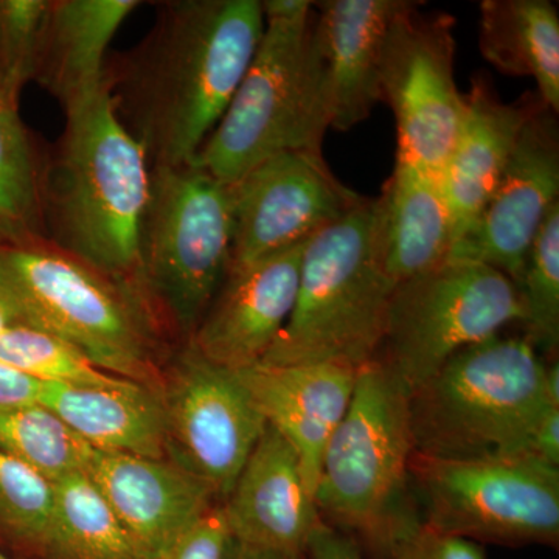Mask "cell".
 Segmentation results:
<instances>
[{"label": "cell", "instance_id": "1", "mask_svg": "<svg viewBox=\"0 0 559 559\" xmlns=\"http://www.w3.org/2000/svg\"><path fill=\"white\" fill-rule=\"evenodd\" d=\"M259 0H170L138 46L106 61L121 123L150 167L191 164L263 36Z\"/></svg>", "mask_w": 559, "mask_h": 559}, {"label": "cell", "instance_id": "2", "mask_svg": "<svg viewBox=\"0 0 559 559\" xmlns=\"http://www.w3.org/2000/svg\"><path fill=\"white\" fill-rule=\"evenodd\" d=\"M64 114L44 165V237L151 307L140 257L151 178L145 150L121 123L108 81Z\"/></svg>", "mask_w": 559, "mask_h": 559}, {"label": "cell", "instance_id": "3", "mask_svg": "<svg viewBox=\"0 0 559 559\" xmlns=\"http://www.w3.org/2000/svg\"><path fill=\"white\" fill-rule=\"evenodd\" d=\"M546 367L524 336L496 334L462 349L411 392L415 452L437 459L525 455L540 414L554 406Z\"/></svg>", "mask_w": 559, "mask_h": 559}, {"label": "cell", "instance_id": "4", "mask_svg": "<svg viewBox=\"0 0 559 559\" xmlns=\"http://www.w3.org/2000/svg\"><path fill=\"white\" fill-rule=\"evenodd\" d=\"M0 297L16 325L58 337L98 369L143 384L153 374V308L49 241L0 245Z\"/></svg>", "mask_w": 559, "mask_h": 559}, {"label": "cell", "instance_id": "5", "mask_svg": "<svg viewBox=\"0 0 559 559\" xmlns=\"http://www.w3.org/2000/svg\"><path fill=\"white\" fill-rule=\"evenodd\" d=\"M393 288L378 248L374 198H364L305 245L293 312L260 364L358 369L377 358Z\"/></svg>", "mask_w": 559, "mask_h": 559}, {"label": "cell", "instance_id": "6", "mask_svg": "<svg viewBox=\"0 0 559 559\" xmlns=\"http://www.w3.org/2000/svg\"><path fill=\"white\" fill-rule=\"evenodd\" d=\"M409 390L382 360L356 371L344 418L323 452L316 507L331 527L373 546L415 509Z\"/></svg>", "mask_w": 559, "mask_h": 559}, {"label": "cell", "instance_id": "7", "mask_svg": "<svg viewBox=\"0 0 559 559\" xmlns=\"http://www.w3.org/2000/svg\"><path fill=\"white\" fill-rule=\"evenodd\" d=\"M314 2H261L264 31L241 83L191 164L224 183L283 151H322L329 131L308 62Z\"/></svg>", "mask_w": 559, "mask_h": 559}, {"label": "cell", "instance_id": "8", "mask_svg": "<svg viewBox=\"0 0 559 559\" xmlns=\"http://www.w3.org/2000/svg\"><path fill=\"white\" fill-rule=\"evenodd\" d=\"M231 245L229 183L194 164L151 168L140 235L143 280L154 312L189 340L229 274Z\"/></svg>", "mask_w": 559, "mask_h": 559}, {"label": "cell", "instance_id": "9", "mask_svg": "<svg viewBox=\"0 0 559 559\" xmlns=\"http://www.w3.org/2000/svg\"><path fill=\"white\" fill-rule=\"evenodd\" d=\"M411 485L429 527L477 544L559 543V468L527 455L437 459L414 452Z\"/></svg>", "mask_w": 559, "mask_h": 559}, {"label": "cell", "instance_id": "10", "mask_svg": "<svg viewBox=\"0 0 559 559\" xmlns=\"http://www.w3.org/2000/svg\"><path fill=\"white\" fill-rule=\"evenodd\" d=\"M521 319L520 294L507 275L447 260L393 288L377 358L411 393L452 356Z\"/></svg>", "mask_w": 559, "mask_h": 559}, {"label": "cell", "instance_id": "11", "mask_svg": "<svg viewBox=\"0 0 559 559\" xmlns=\"http://www.w3.org/2000/svg\"><path fill=\"white\" fill-rule=\"evenodd\" d=\"M407 0L385 38L381 102L399 132V159L440 176L454 148L465 94L455 83L454 17Z\"/></svg>", "mask_w": 559, "mask_h": 559}, {"label": "cell", "instance_id": "12", "mask_svg": "<svg viewBox=\"0 0 559 559\" xmlns=\"http://www.w3.org/2000/svg\"><path fill=\"white\" fill-rule=\"evenodd\" d=\"M229 187L230 270L305 245L364 200L333 175L322 151H283Z\"/></svg>", "mask_w": 559, "mask_h": 559}, {"label": "cell", "instance_id": "13", "mask_svg": "<svg viewBox=\"0 0 559 559\" xmlns=\"http://www.w3.org/2000/svg\"><path fill=\"white\" fill-rule=\"evenodd\" d=\"M164 399L168 451L218 500L229 496L267 423L237 371L187 347Z\"/></svg>", "mask_w": 559, "mask_h": 559}, {"label": "cell", "instance_id": "14", "mask_svg": "<svg viewBox=\"0 0 559 559\" xmlns=\"http://www.w3.org/2000/svg\"><path fill=\"white\" fill-rule=\"evenodd\" d=\"M559 201L558 114L539 103L479 215L452 245L450 261L484 264L516 285L533 240Z\"/></svg>", "mask_w": 559, "mask_h": 559}, {"label": "cell", "instance_id": "15", "mask_svg": "<svg viewBox=\"0 0 559 559\" xmlns=\"http://www.w3.org/2000/svg\"><path fill=\"white\" fill-rule=\"evenodd\" d=\"M407 0L314 2L308 62L326 127L352 130L381 102L385 38Z\"/></svg>", "mask_w": 559, "mask_h": 559}, {"label": "cell", "instance_id": "16", "mask_svg": "<svg viewBox=\"0 0 559 559\" xmlns=\"http://www.w3.org/2000/svg\"><path fill=\"white\" fill-rule=\"evenodd\" d=\"M305 245L230 270L190 347L231 371L260 364L293 312Z\"/></svg>", "mask_w": 559, "mask_h": 559}, {"label": "cell", "instance_id": "17", "mask_svg": "<svg viewBox=\"0 0 559 559\" xmlns=\"http://www.w3.org/2000/svg\"><path fill=\"white\" fill-rule=\"evenodd\" d=\"M86 474L143 559L159 558L194 522L218 506L207 484L165 459L95 451Z\"/></svg>", "mask_w": 559, "mask_h": 559}, {"label": "cell", "instance_id": "18", "mask_svg": "<svg viewBox=\"0 0 559 559\" xmlns=\"http://www.w3.org/2000/svg\"><path fill=\"white\" fill-rule=\"evenodd\" d=\"M221 507L240 546L296 557L322 522L299 457L270 425Z\"/></svg>", "mask_w": 559, "mask_h": 559}, {"label": "cell", "instance_id": "19", "mask_svg": "<svg viewBox=\"0 0 559 559\" xmlns=\"http://www.w3.org/2000/svg\"><path fill=\"white\" fill-rule=\"evenodd\" d=\"M358 369L347 364L316 362L257 364L237 371L267 425L296 452L312 496L323 452L348 409Z\"/></svg>", "mask_w": 559, "mask_h": 559}, {"label": "cell", "instance_id": "20", "mask_svg": "<svg viewBox=\"0 0 559 559\" xmlns=\"http://www.w3.org/2000/svg\"><path fill=\"white\" fill-rule=\"evenodd\" d=\"M539 103L538 94L503 103L484 76L471 84L462 127L440 175L454 223V241L488 201L525 121Z\"/></svg>", "mask_w": 559, "mask_h": 559}, {"label": "cell", "instance_id": "21", "mask_svg": "<svg viewBox=\"0 0 559 559\" xmlns=\"http://www.w3.org/2000/svg\"><path fill=\"white\" fill-rule=\"evenodd\" d=\"M374 212L378 248L393 286L450 257L454 223L440 176L396 157Z\"/></svg>", "mask_w": 559, "mask_h": 559}, {"label": "cell", "instance_id": "22", "mask_svg": "<svg viewBox=\"0 0 559 559\" xmlns=\"http://www.w3.org/2000/svg\"><path fill=\"white\" fill-rule=\"evenodd\" d=\"M140 5L139 0H49L35 80L62 109L102 90L110 40Z\"/></svg>", "mask_w": 559, "mask_h": 559}, {"label": "cell", "instance_id": "23", "mask_svg": "<svg viewBox=\"0 0 559 559\" xmlns=\"http://www.w3.org/2000/svg\"><path fill=\"white\" fill-rule=\"evenodd\" d=\"M39 404L103 454L165 459L168 452L164 399L143 382L106 388L43 382Z\"/></svg>", "mask_w": 559, "mask_h": 559}, {"label": "cell", "instance_id": "24", "mask_svg": "<svg viewBox=\"0 0 559 559\" xmlns=\"http://www.w3.org/2000/svg\"><path fill=\"white\" fill-rule=\"evenodd\" d=\"M479 47L485 60L513 76H532L544 105L559 110V16L550 0H484Z\"/></svg>", "mask_w": 559, "mask_h": 559}, {"label": "cell", "instance_id": "25", "mask_svg": "<svg viewBox=\"0 0 559 559\" xmlns=\"http://www.w3.org/2000/svg\"><path fill=\"white\" fill-rule=\"evenodd\" d=\"M44 554L51 559H143L130 533L86 473L53 485Z\"/></svg>", "mask_w": 559, "mask_h": 559}, {"label": "cell", "instance_id": "26", "mask_svg": "<svg viewBox=\"0 0 559 559\" xmlns=\"http://www.w3.org/2000/svg\"><path fill=\"white\" fill-rule=\"evenodd\" d=\"M43 173L17 102L0 86V245L46 241Z\"/></svg>", "mask_w": 559, "mask_h": 559}, {"label": "cell", "instance_id": "27", "mask_svg": "<svg viewBox=\"0 0 559 559\" xmlns=\"http://www.w3.org/2000/svg\"><path fill=\"white\" fill-rule=\"evenodd\" d=\"M0 450L50 484L86 473L94 450L43 404L0 411Z\"/></svg>", "mask_w": 559, "mask_h": 559}, {"label": "cell", "instance_id": "28", "mask_svg": "<svg viewBox=\"0 0 559 559\" xmlns=\"http://www.w3.org/2000/svg\"><path fill=\"white\" fill-rule=\"evenodd\" d=\"M516 289L525 340L554 355L559 345V201L533 240Z\"/></svg>", "mask_w": 559, "mask_h": 559}, {"label": "cell", "instance_id": "29", "mask_svg": "<svg viewBox=\"0 0 559 559\" xmlns=\"http://www.w3.org/2000/svg\"><path fill=\"white\" fill-rule=\"evenodd\" d=\"M0 359L33 380L51 384L106 388L128 381L98 369L58 337L20 323L0 333Z\"/></svg>", "mask_w": 559, "mask_h": 559}, {"label": "cell", "instance_id": "30", "mask_svg": "<svg viewBox=\"0 0 559 559\" xmlns=\"http://www.w3.org/2000/svg\"><path fill=\"white\" fill-rule=\"evenodd\" d=\"M53 484L0 450V535L44 550L53 514Z\"/></svg>", "mask_w": 559, "mask_h": 559}, {"label": "cell", "instance_id": "31", "mask_svg": "<svg viewBox=\"0 0 559 559\" xmlns=\"http://www.w3.org/2000/svg\"><path fill=\"white\" fill-rule=\"evenodd\" d=\"M49 0H0V86L20 100L35 80Z\"/></svg>", "mask_w": 559, "mask_h": 559}, {"label": "cell", "instance_id": "32", "mask_svg": "<svg viewBox=\"0 0 559 559\" xmlns=\"http://www.w3.org/2000/svg\"><path fill=\"white\" fill-rule=\"evenodd\" d=\"M362 554L366 559H488L480 544L429 527L418 509Z\"/></svg>", "mask_w": 559, "mask_h": 559}, {"label": "cell", "instance_id": "33", "mask_svg": "<svg viewBox=\"0 0 559 559\" xmlns=\"http://www.w3.org/2000/svg\"><path fill=\"white\" fill-rule=\"evenodd\" d=\"M234 550L235 539L218 503L157 559H231Z\"/></svg>", "mask_w": 559, "mask_h": 559}, {"label": "cell", "instance_id": "34", "mask_svg": "<svg viewBox=\"0 0 559 559\" xmlns=\"http://www.w3.org/2000/svg\"><path fill=\"white\" fill-rule=\"evenodd\" d=\"M305 557L307 559H366L358 540L323 521L312 533Z\"/></svg>", "mask_w": 559, "mask_h": 559}, {"label": "cell", "instance_id": "35", "mask_svg": "<svg viewBox=\"0 0 559 559\" xmlns=\"http://www.w3.org/2000/svg\"><path fill=\"white\" fill-rule=\"evenodd\" d=\"M525 455L559 468V407L549 406L540 414L530 433Z\"/></svg>", "mask_w": 559, "mask_h": 559}, {"label": "cell", "instance_id": "36", "mask_svg": "<svg viewBox=\"0 0 559 559\" xmlns=\"http://www.w3.org/2000/svg\"><path fill=\"white\" fill-rule=\"evenodd\" d=\"M40 385L43 382L33 380L0 359V411L38 404Z\"/></svg>", "mask_w": 559, "mask_h": 559}, {"label": "cell", "instance_id": "37", "mask_svg": "<svg viewBox=\"0 0 559 559\" xmlns=\"http://www.w3.org/2000/svg\"><path fill=\"white\" fill-rule=\"evenodd\" d=\"M231 559H307V557L277 554V551L250 549V547L240 546V544L235 540L234 557H231Z\"/></svg>", "mask_w": 559, "mask_h": 559}, {"label": "cell", "instance_id": "38", "mask_svg": "<svg viewBox=\"0 0 559 559\" xmlns=\"http://www.w3.org/2000/svg\"><path fill=\"white\" fill-rule=\"evenodd\" d=\"M13 325H16V319H14L13 312L10 311L5 301L0 297V333H3V331Z\"/></svg>", "mask_w": 559, "mask_h": 559}, {"label": "cell", "instance_id": "39", "mask_svg": "<svg viewBox=\"0 0 559 559\" xmlns=\"http://www.w3.org/2000/svg\"><path fill=\"white\" fill-rule=\"evenodd\" d=\"M0 559H10V558L5 557V555H3L2 551H0Z\"/></svg>", "mask_w": 559, "mask_h": 559}]
</instances>
